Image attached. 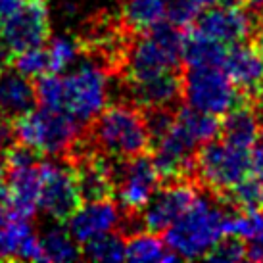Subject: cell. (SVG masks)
<instances>
[{"label": "cell", "mask_w": 263, "mask_h": 263, "mask_svg": "<svg viewBox=\"0 0 263 263\" xmlns=\"http://www.w3.org/2000/svg\"><path fill=\"white\" fill-rule=\"evenodd\" d=\"M41 161L25 167L8 169V208L33 219L41 208Z\"/></svg>", "instance_id": "e0dca14e"}, {"label": "cell", "mask_w": 263, "mask_h": 263, "mask_svg": "<svg viewBox=\"0 0 263 263\" xmlns=\"http://www.w3.org/2000/svg\"><path fill=\"white\" fill-rule=\"evenodd\" d=\"M8 205V186L0 181V208H6Z\"/></svg>", "instance_id": "836d02e7"}, {"label": "cell", "mask_w": 263, "mask_h": 263, "mask_svg": "<svg viewBox=\"0 0 263 263\" xmlns=\"http://www.w3.org/2000/svg\"><path fill=\"white\" fill-rule=\"evenodd\" d=\"M200 144L190 139L186 131L177 123L163 135L158 142H154L148 152H152L154 165L160 173L163 183L175 181H194L196 167V152Z\"/></svg>", "instance_id": "8fae6325"}, {"label": "cell", "mask_w": 263, "mask_h": 263, "mask_svg": "<svg viewBox=\"0 0 263 263\" xmlns=\"http://www.w3.org/2000/svg\"><path fill=\"white\" fill-rule=\"evenodd\" d=\"M22 0H0V17H6L10 12H14Z\"/></svg>", "instance_id": "d6a6232c"}, {"label": "cell", "mask_w": 263, "mask_h": 263, "mask_svg": "<svg viewBox=\"0 0 263 263\" xmlns=\"http://www.w3.org/2000/svg\"><path fill=\"white\" fill-rule=\"evenodd\" d=\"M81 46L77 39L58 37L54 39L48 46V56H50V73H66L73 62L79 58Z\"/></svg>", "instance_id": "83f0119b"}, {"label": "cell", "mask_w": 263, "mask_h": 263, "mask_svg": "<svg viewBox=\"0 0 263 263\" xmlns=\"http://www.w3.org/2000/svg\"><path fill=\"white\" fill-rule=\"evenodd\" d=\"M192 25L205 37L233 46L254 37L261 29V17L236 2H217L204 8Z\"/></svg>", "instance_id": "52a82bcc"}, {"label": "cell", "mask_w": 263, "mask_h": 263, "mask_svg": "<svg viewBox=\"0 0 263 263\" xmlns=\"http://www.w3.org/2000/svg\"><path fill=\"white\" fill-rule=\"evenodd\" d=\"M250 175L263 184V133L250 152Z\"/></svg>", "instance_id": "f546056e"}, {"label": "cell", "mask_w": 263, "mask_h": 263, "mask_svg": "<svg viewBox=\"0 0 263 263\" xmlns=\"http://www.w3.org/2000/svg\"><path fill=\"white\" fill-rule=\"evenodd\" d=\"M125 257L135 263H169L181 259L175 252L167 248L165 242H161L156 236V233H150V231H139L125 240Z\"/></svg>", "instance_id": "ffe728a7"}, {"label": "cell", "mask_w": 263, "mask_h": 263, "mask_svg": "<svg viewBox=\"0 0 263 263\" xmlns=\"http://www.w3.org/2000/svg\"><path fill=\"white\" fill-rule=\"evenodd\" d=\"M160 173L152 156L139 154L135 158H119L116 165L117 205L125 213H139L150 202L160 184Z\"/></svg>", "instance_id": "9c48e42d"}, {"label": "cell", "mask_w": 263, "mask_h": 263, "mask_svg": "<svg viewBox=\"0 0 263 263\" xmlns=\"http://www.w3.org/2000/svg\"><path fill=\"white\" fill-rule=\"evenodd\" d=\"M223 69L250 98L263 88V56L254 44H233L229 46Z\"/></svg>", "instance_id": "2e32d148"}, {"label": "cell", "mask_w": 263, "mask_h": 263, "mask_svg": "<svg viewBox=\"0 0 263 263\" xmlns=\"http://www.w3.org/2000/svg\"><path fill=\"white\" fill-rule=\"evenodd\" d=\"M254 46H256L257 50H259V54L263 56V27L254 35Z\"/></svg>", "instance_id": "e575fe53"}, {"label": "cell", "mask_w": 263, "mask_h": 263, "mask_svg": "<svg viewBox=\"0 0 263 263\" xmlns=\"http://www.w3.org/2000/svg\"><path fill=\"white\" fill-rule=\"evenodd\" d=\"M261 25H263V17H261Z\"/></svg>", "instance_id": "ab89813d"}, {"label": "cell", "mask_w": 263, "mask_h": 263, "mask_svg": "<svg viewBox=\"0 0 263 263\" xmlns=\"http://www.w3.org/2000/svg\"><path fill=\"white\" fill-rule=\"evenodd\" d=\"M2 23L4 22H2V17H0V41H2Z\"/></svg>", "instance_id": "74e56055"}, {"label": "cell", "mask_w": 263, "mask_h": 263, "mask_svg": "<svg viewBox=\"0 0 263 263\" xmlns=\"http://www.w3.org/2000/svg\"><path fill=\"white\" fill-rule=\"evenodd\" d=\"M15 142L14 121L0 117V154H4L8 148Z\"/></svg>", "instance_id": "4dcf8cb0"}, {"label": "cell", "mask_w": 263, "mask_h": 263, "mask_svg": "<svg viewBox=\"0 0 263 263\" xmlns=\"http://www.w3.org/2000/svg\"><path fill=\"white\" fill-rule=\"evenodd\" d=\"M37 87L31 77L20 73L12 66L0 71V117L15 121L37 108Z\"/></svg>", "instance_id": "9a60e30c"}, {"label": "cell", "mask_w": 263, "mask_h": 263, "mask_svg": "<svg viewBox=\"0 0 263 263\" xmlns=\"http://www.w3.org/2000/svg\"><path fill=\"white\" fill-rule=\"evenodd\" d=\"M41 210L58 223H66L73 215L83 198L73 167L67 163L41 160Z\"/></svg>", "instance_id": "30bf717a"}, {"label": "cell", "mask_w": 263, "mask_h": 263, "mask_svg": "<svg viewBox=\"0 0 263 263\" xmlns=\"http://www.w3.org/2000/svg\"><path fill=\"white\" fill-rule=\"evenodd\" d=\"M4 177H8V165L4 154H0V181H4Z\"/></svg>", "instance_id": "d590c367"}, {"label": "cell", "mask_w": 263, "mask_h": 263, "mask_svg": "<svg viewBox=\"0 0 263 263\" xmlns=\"http://www.w3.org/2000/svg\"><path fill=\"white\" fill-rule=\"evenodd\" d=\"M250 152L225 140H210L198 148L194 181L215 196L225 194L250 175Z\"/></svg>", "instance_id": "5b68a950"}, {"label": "cell", "mask_w": 263, "mask_h": 263, "mask_svg": "<svg viewBox=\"0 0 263 263\" xmlns=\"http://www.w3.org/2000/svg\"><path fill=\"white\" fill-rule=\"evenodd\" d=\"M2 67H4V66H2V64H0V71H2Z\"/></svg>", "instance_id": "f35d334b"}, {"label": "cell", "mask_w": 263, "mask_h": 263, "mask_svg": "<svg viewBox=\"0 0 263 263\" xmlns=\"http://www.w3.org/2000/svg\"><path fill=\"white\" fill-rule=\"evenodd\" d=\"M66 223L69 234L79 244H85L95 236L116 231L121 223V213L119 205L111 198H106L95 202H83Z\"/></svg>", "instance_id": "4fadbf2b"}, {"label": "cell", "mask_w": 263, "mask_h": 263, "mask_svg": "<svg viewBox=\"0 0 263 263\" xmlns=\"http://www.w3.org/2000/svg\"><path fill=\"white\" fill-rule=\"evenodd\" d=\"M41 242V252H43V261L50 263H64L75 261L83 256L79 248V242L69 234L67 229L62 225H54L48 231H44L43 236H39Z\"/></svg>", "instance_id": "cb8c5ba5"}, {"label": "cell", "mask_w": 263, "mask_h": 263, "mask_svg": "<svg viewBox=\"0 0 263 263\" xmlns=\"http://www.w3.org/2000/svg\"><path fill=\"white\" fill-rule=\"evenodd\" d=\"M33 231L31 219L14 213L10 208H0V259H17L22 242Z\"/></svg>", "instance_id": "7402d4cb"}, {"label": "cell", "mask_w": 263, "mask_h": 263, "mask_svg": "<svg viewBox=\"0 0 263 263\" xmlns=\"http://www.w3.org/2000/svg\"><path fill=\"white\" fill-rule=\"evenodd\" d=\"M219 137L231 146L242 148V150L254 148V144L261 137V123H259V117H257L252 100L225 114V119L221 121Z\"/></svg>", "instance_id": "ac0fdd59"}, {"label": "cell", "mask_w": 263, "mask_h": 263, "mask_svg": "<svg viewBox=\"0 0 263 263\" xmlns=\"http://www.w3.org/2000/svg\"><path fill=\"white\" fill-rule=\"evenodd\" d=\"M192 2H194L196 6H200V8H202V10H204V8L212 6V4H217L219 0H192Z\"/></svg>", "instance_id": "8d00e7d4"}, {"label": "cell", "mask_w": 263, "mask_h": 263, "mask_svg": "<svg viewBox=\"0 0 263 263\" xmlns=\"http://www.w3.org/2000/svg\"><path fill=\"white\" fill-rule=\"evenodd\" d=\"M20 73L27 75L31 79H37L44 73H50V56H48V48L37 46V48H29V50L17 52L12 56L10 64Z\"/></svg>", "instance_id": "4316f807"}, {"label": "cell", "mask_w": 263, "mask_h": 263, "mask_svg": "<svg viewBox=\"0 0 263 263\" xmlns=\"http://www.w3.org/2000/svg\"><path fill=\"white\" fill-rule=\"evenodd\" d=\"M108 69L95 60L85 62L64 75V111L87 125L108 106Z\"/></svg>", "instance_id": "8992f818"}, {"label": "cell", "mask_w": 263, "mask_h": 263, "mask_svg": "<svg viewBox=\"0 0 263 263\" xmlns=\"http://www.w3.org/2000/svg\"><path fill=\"white\" fill-rule=\"evenodd\" d=\"M177 123L181 125L190 139L198 142L200 146L210 142V140H215L221 133L219 116L196 110L189 104L177 108Z\"/></svg>", "instance_id": "603a6c76"}, {"label": "cell", "mask_w": 263, "mask_h": 263, "mask_svg": "<svg viewBox=\"0 0 263 263\" xmlns=\"http://www.w3.org/2000/svg\"><path fill=\"white\" fill-rule=\"evenodd\" d=\"M88 137L98 150L114 158H135L150 148L142 110L131 102L106 106L92 119Z\"/></svg>", "instance_id": "3957f363"}, {"label": "cell", "mask_w": 263, "mask_h": 263, "mask_svg": "<svg viewBox=\"0 0 263 263\" xmlns=\"http://www.w3.org/2000/svg\"><path fill=\"white\" fill-rule=\"evenodd\" d=\"M165 14L167 0H125L121 22L131 33L139 35L165 20Z\"/></svg>", "instance_id": "44dd1931"}, {"label": "cell", "mask_w": 263, "mask_h": 263, "mask_svg": "<svg viewBox=\"0 0 263 263\" xmlns=\"http://www.w3.org/2000/svg\"><path fill=\"white\" fill-rule=\"evenodd\" d=\"M246 244V259L250 261H263V233L244 242Z\"/></svg>", "instance_id": "1f68e13d"}, {"label": "cell", "mask_w": 263, "mask_h": 263, "mask_svg": "<svg viewBox=\"0 0 263 263\" xmlns=\"http://www.w3.org/2000/svg\"><path fill=\"white\" fill-rule=\"evenodd\" d=\"M205 259L217 263H236L246 259V244L234 234H225L208 254Z\"/></svg>", "instance_id": "f1b7e54d"}, {"label": "cell", "mask_w": 263, "mask_h": 263, "mask_svg": "<svg viewBox=\"0 0 263 263\" xmlns=\"http://www.w3.org/2000/svg\"><path fill=\"white\" fill-rule=\"evenodd\" d=\"M183 100L196 110L225 116L252 98L234 85L223 67H186L183 73Z\"/></svg>", "instance_id": "277c9868"}, {"label": "cell", "mask_w": 263, "mask_h": 263, "mask_svg": "<svg viewBox=\"0 0 263 263\" xmlns=\"http://www.w3.org/2000/svg\"><path fill=\"white\" fill-rule=\"evenodd\" d=\"M87 125L62 110L35 108L14 121L15 140L35 148L41 156L67 158L81 140L87 137Z\"/></svg>", "instance_id": "7a4b0ae2"}, {"label": "cell", "mask_w": 263, "mask_h": 263, "mask_svg": "<svg viewBox=\"0 0 263 263\" xmlns=\"http://www.w3.org/2000/svg\"><path fill=\"white\" fill-rule=\"evenodd\" d=\"M50 37L48 0H22L2 23V46L14 56L17 52L44 46Z\"/></svg>", "instance_id": "ba28073f"}, {"label": "cell", "mask_w": 263, "mask_h": 263, "mask_svg": "<svg viewBox=\"0 0 263 263\" xmlns=\"http://www.w3.org/2000/svg\"><path fill=\"white\" fill-rule=\"evenodd\" d=\"M198 196L196 181H175L165 183L163 189H158L150 202L140 212V221L144 231L165 233L181 215L190 208Z\"/></svg>", "instance_id": "7c38bea8"}, {"label": "cell", "mask_w": 263, "mask_h": 263, "mask_svg": "<svg viewBox=\"0 0 263 263\" xmlns=\"http://www.w3.org/2000/svg\"><path fill=\"white\" fill-rule=\"evenodd\" d=\"M231 213L219 198L208 194L194 198L190 208L163 233V242L181 259H198L225 236V223Z\"/></svg>", "instance_id": "6da1fadb"}, {"label": "cell", "mask_w": 263, "mask_h": 263, "mask_svg": "<svg viewBox=\"0 0 263 263\" xmlns=\"http://www.w3.org/2000/svg\"><path fill=\"white\" fill-rule=\"evenodd\" d=\"M217 198L236 212H263V184L252 175L244 177L240 183Z\"/></svg>", "instance_id": "d4e9b609"}, {"label": "cell", "mask_w": 263, "mask_h": 263, "mask_svg": "<svg viewBox=\"0 0 263 263\" xmlns=\"http://www.w3.org/2000/svg\"><path fill=\"white\" fill-rule=\"evenodd\" d=\"M81 252H83V257L92 259V261L117 263L127 259L125 257V238L121 234H117L116 231L90 238L83 244Z\"/></svg>", "instance_id": "484cf974"}, {"label": "cell", "mask_w": 263, "mask_h": 263, "mask_svg": "<svg viewBox=\"0 0 263 263\" xmlns=\"http://www.w3.org/2000/svg\"><path fill=\"white\" fill-rule=\"evenodd\" d=\"M229 46L212 37H205L204 33L194 27L184 31L181 60L186 67H223Z\"/></svg>", "instance_id": "d6986e66"}, {"label": "cell", "mask_w": 263, "mask_h": 263, "mask_svg": "<svg viewBox=\"0 0 263 263\" xmlns=\"http://www.w3.org/2000/svg\"><path fill=\"white\" fill-rule=\"evenodd\" d=\"M129 102L144 108H177L183 98V75L181 71L160 75L146 81H125Z\"/></svg>", "instance_id": "5bb4252c"}]
</instances>
